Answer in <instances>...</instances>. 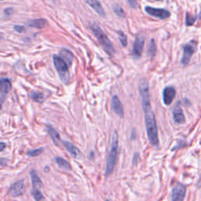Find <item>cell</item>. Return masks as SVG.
Returning a JSON list of instances; mask_svg holds the SVG:
<instances>
[{"label":"cell","instance_id":"6da1fadb","mask_svg":"<svg viewBox=\"0 0 201 201\" xmlns=\"http://www.w3.org/2000/svg\"><path fill=\"white\" fill-rule=\"evenodd\" d=\"M139 90L141 97L142 108H143L144 114H145V126L147 135L150 143L153 145H159V137H158V129L156 122H155V115L152 109L151 103H150V95L149 91V85L147 81L144 79L140 83Z\"/></svg>","mask_w":201,"mask_h":201},{"label":"cell","instance_id":"7a4b0ae2","mask_svg":"<svg viewBox=\"0 0 201 201\" xmlns=\"http://www.w3.org/2000/svg\"><path fill=\"white\" fill-rule=\"evenodd\" d=\"M118 149H119V135L118 133L114 131L112 137V143H111V148L110 152L108 153V159L106 162L105 174L106 177H108L111 174L114 170L115 167L118 160Z\"/></svg>","mask_w":201,"mask_h":201},{"label":"cell","instance_id":"3957f363","mask_svg":"<svg viewBox=\"0 0 201 201\" xmlns=\"http://www.w3.org/2000/svg\"><path fill=\"white\" fill-rule=\"evenodd\" d=\"M90 29H91L93 35H95V37L97 38V40L100 43V44L103 46L106 52H108L110 55H113L115 53L114 47L112 46V43L109 40L107 35L103 31V30L95 23L92 24L90 25Z\"/></svg>","mask_w":201,"mask_h":201},{"label":"cell","instance_id":"277c9868","mask_svg":"<svg viewBox=\"0 0 201 201\" xmlns=\"http://www.w3.org/2000/svg\"><path fill=\"white\" fill-rule=\"evenodd\" d=\"M53 61H54V66L58 71V75L60 76L61 81L64 84H68L70 80V75H69V69H68V65H67L65 61L61 56L54 55Z\"/></svg>","mask_w":201,"mask_h":201},{"label":"cell","instance_id":"5b68a950","mask_svg":"<svg viewBox=\"0 0 201 201\" xmlns=\"http://www.w3.org/2000/svg\"><path fill=\"white\" fill-rule=\"evenodd\" d=\"M196 46H197V44H196L195 42L192 41L184 46V48H183V56L182 58V64L186 65L189 62L191 57L193 56V54L196 51V49H197Z\"/></svg>","mask_w":201,"mask_h":201},{"label":"cell","instance_id":"8992f818","mask_svg":"<svg viewBox=\"0 0 201 201\" xmlns=\"http://www.w3.org/2000/svg\"><path fill=\"white\" fill-rule=\"evenodd\" d=\"M145 12L152 17L160 19H167L170 16V13L167 10L160 8H154L151 6H146L145 8Z\"/></svg>","mask_w":201,"mask_h":201},{"label":"cell","instance_id":"52a82bcc","mask_svg":"<svg viewBox=\"0 0 201 201\" xmlns=\"http://www.w3.org/2000/svg\"><path fill=\"white\" fill-rule=\"evenodd\" d=\"M186 188L184 185L178 183L172 189V201H184Z\"/></svg>","mask_w":201,"mask_h":201},{"label":"cell","instance_id":"ba28073f","mask_svg":"<svg viewBox=\"0 0 201 201\" xmlns=\"http://www.w3.org/2000/svg\"><path fill=\"white\" fill-rule=\"evenodd\" d=\"M144 44H145V38L141 35H137L134 43L132 50V54L134 58H138L141 57L143 51Z\"/></svg>","mask_w":201,"mask_h":201},{"label":"cell","instance_id":"9c48e42d","mask_svg":"<svg viewBox=\"0 0 201 201\" xmlns=\"http://www.w3.org/2000/svg\"><path fill=\"white\" fill-rule=\"evenodd\" d=\"M25 192V185L24 184L23 180L18 181L17 182H15L10 187L9 193L10 194L11 197H17L23 195Z\"/></svg>","mask_w":201,"mask_h":201},{"label":"cell","instance_id":"30bf717a","mask_svg":"<svg viewBox=\"0 0 201 201\" xmlns=\"http://www.w3.org/2000/svg\"><path fill=\"white\" fill-rule=\"evenodd\" d=\"M176 95V90L173 87H167L163 91V100L166 105L172 103L173 100Z\"/></svg>","mask_w":201,"mask_h":201},{"label":"cell","instance_id":"8fae6325","mask_svg":"<svg viewBox=\"0 0 201 201\" xmlns=\"http://www.w3.org/2000/svg\"><path fill=\"white\" fill-rule=\"evenodd\" d=\"M0 88H1V94H0V98H1V103H3L5 98L9 93L11 89V83L6 78H2L0 80Z\"/></svg>","mask_w":201,"mask_h":201},{"label":"cell","instance_id":"7c38bea8","mask_svg":"<svg viewBox=\"0 0 201 201\" xmlns=\"http://www.w3.org/2000/svg\"><path fill=\"white\" fill-rule=\"evenodd\" d=\"M173 118H174V122L179 124H182L185 122V118L184 114H183L182 109L181 108L180 102H178L174 106V110H173Z\"/></svg>","mask_w":201,"mask_h":201},{"label":"cell","instance_id":"4fadbf2b","mask_svg":"<svg viewBox=\"0 0 201 201\" xmlns=\"http://www.w3.org/2000/svg\"><path fill=\"white\" fill-rule=\"evenodd\" d=\"M112 108L116 115H118L120 117L123 116V114H124L123 107L120 100L119 99V98L116 95L113 96L112 98Z\"/></svg>","mask_w":201,"mask_h":201},{"label":"cell","instance_id":"5bb4252c","mask_svg":"<svg viewBox=\"0 0 201 201\" xmlns=\"http://www.w3.org/2000/svg\"><path fill=\"white\" fill-rule=\"evenodd\" d=\"M87 2V4L89 5L93 10H95L97 13L102 16V17H105V12L104 10L103 7H102L101 2H99V0H86Z\"/></svg>","mask_w":201,"mask_h":201},{"label":"cell","instance_id":"9a60e30c","mask_svg":"<svg viewBox=\"0 0 201 201\" xmlns=\"http://www.w3.org/2000/svg\"><path fill=\"white\" fill-rule=\"evenodd\" d=\"M31 175V182L33 185V189H39L40 187L43 186V183H42L41 179L40 178L39 175L37 174L36 171L35 170H31L30 172Z\"/></svg>","mask_w":201,"mask_h":201},{"label":"cell","instance_id":"2e32d148","mask_svg":"<svg viewBox=\"0 0 201 201\" xmlns=\"http://www.w3.org/2000/svg\"><path fill=\"white\" fill-rule=\"evenodd\" d=\"M63 143H64V147L66 148L67 151L69 152V153L72 155V156H74V157L75 158L78 157L79 155H80V152H79V150L78 149V148L75 147V145H73L72 144L69 143L68 141H64Z\"/></svg>","mask_w":201,"mask_h":201},{"label":"cell","instance_id":"e0dca14e","mask_svg":"<svg viewBox=\"0 0 201 201\" xmlns=\"http://www.w3.org/2000/svg\"><path fill=\"white\" fill-rule=\"evenodd\" d=\"M60 55L65 61V62L68 64V65L70 66L73 60V54H72V52L67 49H62L60 51Z\"/></svg>","mask_w":201,"mask_h":201},{"label":"cell","instance_id":"ac0fdd59","mask_svg":"<svg viewBox=\"0 0 201 201\" xmlns=\"http://www.w3.org/2000/svg\"><path fill=\"white\" fill-rule=\"evenodd\" d=\"M47 131L49 135L51 137L52 141H54V143L58 145V142L60 141V135L58 134V131L54 128H53L51 126H47Z\"/></svg>","mask_w":201,"mask_h":201},{"label":"cell","instance_id":"d6986e66","mask_svg":"<svg viewBox=\"0 0 201 201\" xmlns=\"http://www.w3.org/2000/svg\"><path fill=\"white\" fill-rule=\"evenodd\" d=\"M46 21L43 18L40 19H35V20H31L28 22V25L30 27L35 28H43L44 26L46 25Z\"/></svg>","mask_w":201,"mask_h":201},{"label":"cell","instance_id":"ffe728a7","mask_svg":"<svg viewBox=\"0 0 201 201\" xmlns=\"http://www.w3.org/2000/svg\"><path fill=\"white\" fill-rule=\"evenodd\" d=\"M55 161H56L58 166L60 167L61 168H62V169H64V170H71V168H72L69 162L67 161L66 160L63 159V158L56 157Z\"/></svg>","mask_w":201,"mask_h":201},{"label":"cell","instance_id":"44dd1931","mask_svg":"<svg viewBox=\"0 0 201 201\" xmlns=\"http://www.w3.org/2000/svg\"><path fill=\"white\" fill-rule=\"evenodd\" d=\"M155 53H156V45H155V40L152 39L151 40L149 43V50H148V54H149V58H152L155 55Z\"/></svg>","mask_w":201,"mask_h":201},{"label":"cell","instance_id":"7402d4cb","mask_svg":"<svg viewBox=\"0 0 201 201\" xmlns=\"http://www.w3.org/2000/svg\"><path fill=\"white\" fill-rule=\"evenodd\" d=\"M30 96H31V99L35 102H39V103L43 102V93H40V92L31 91V93H30Z\"/></svg>","mask_w":201,"mask_h":201},{"label":"cell","instance_id":"603a6c76","mask_svg":"<svg viewBox=\"0 0 201 201\" xmlns=\"http://www.w3.org/2000/svg\"><path fill=\"white\" fill-rule=\"evenodd\" d=\"M31 195L33 197L35 201H44L45 200V197L42 194V193L38 189H33L31 191Z\"/></svg>","mask_w":201,"mask_h":201},{"label":"cell","instance_id":"cb8c5ba5","mask_svg":"<svg viewBox=\"0 0 201 201\" xmlns=\"http://www.w3.org/2000/svg\"><path fill=\"white\" fill-rule=\"evenodd\" d=\"M112 9H113V11H114L115 13H116L118 17H122V18L125 17L124 11H123V8L120 6V5L115 4L114 6H113V7H112Z\"/></svg>","mask_w":201,"mask_h":201},{"label":"cell","instance_id":"d4e9b609","mask_svg":"<svg viewBox=\"0 0 201 201\" xmlns=\"http://www.w3.org/2000/svg\"><path fill=\"white\" fill-rule=\"evenodd\" d=\"M196 19H197V17L193 16V15L189 14V13H186V14H185V25H186V26L193 25V24L195 23Z\"/></svg>","mask_w":201,"mask_h":201},{"label":"cell","instance_id":"484cf974","mask_svg":"<svg viewBox=\"0 0 201 201\" xmlns=\"http://www.w3.org/2000/svg\"><path fill=\"white\" fill-rule=\"evenodd\" d=\"M119 34V39H120V41L121 43V45L123 46H127V37H126V35L122 31H120L118 32Z\"/></svg>","mask_w":201,"mask_h":201},{"label":"cell","instance_id":"4316f807","mask_svg":"<svg viewBox=\"0 0 201 201\" xmlns=\"http://www.w3.org/2000/svg\"><path fill=\"white\" fill-rule=\"evenodd\" d=\"M43 148H40V149H37L35 150H31V151H28L27 152V155L29 156H37V155H40V154L43 152Z\"/></svg>","mask_w":201,"mask_h":201},{"label":"cell","instance_id":"83f0119b","mask_svg":"<svg viewBox=\"0 0 201 201\" xmlns=\"http://www.w3.org/2000/svg\"><path fill=\"white\" fill-rule=\"evenodd\" d=\"M129 5L131 7L134 9H136L137 7V0H127Z\"/></svg>","mask_w":201,"mask_h":201},{"label":"cell","instance_id":"f1b7e54d","mask_svg":"<svg viewBox=\"0 0 201 201\" xmlns=\"http://www.w3.org/2000/svg\"><path fill=\"white\" fill-rule=\"evenodd\" d=\"M14 30L16 31H17V32H19V33H21V32H23L25 31V28L24 26H21V25H15Z\"/></svg>","mask_w":201,"mask_h":201},{"label":"cell","instance_id":"f546056e","mask_svg":"<svg viewBox=\"0 0 201 201\" xmlns=\"http://www.w3.org/2000/svg\"><path fill=\"white\" fill-rule=\"evenodd\" d=\"M139 160V154L138 153H135L134 155V158H133V164L136 165L137 164V162Z\"/></svg>","mask_w":201,"mask_h":201},{"label":"cell","instance_id":"4dcf8cb0","mask_svg":"<svg viewBox=\"0 0 201 201\" xmlns=\"http://www.w3.org/2000/svg\"><path fill=\"white\" fill-rule=\"evenodd\" d=\"M4 13H6V14H7V15L11 14V13H13L12 9H10V8L6 9V10H4Z\"/></svg>","mask_w":201,"mask_h":201},{"label":"cell","instance_id":"1f68e13d","mask_svg":"<svg viewBox=\"0 0 201 201\" xmlns=\"http://www.w3.org/2000/svg\"><path fill=\"white\" fill-rule=\"evenodd\" d=\"M6 144L3 143V142H2V143H1V148H0V151H3V149H4V148L6 147Z\"/></svg>","mask_w":201,"mask_h":201},{"label":"cell","instance_id":"d6a6232c","mask_svg":"<svg viewBox=\"0 0 201 201\" xmlns=\"http://www.w3.org/2000/svg\"><path fill=\"white\" fill-rule=\"evenodd\" d=\"M199 18H201V11H200V14H199Z\"/></svg>","mask_w":201,"mask_h":201},{"label":"cell","instance_id":"836d02e7","mask_svg":"<svg viewBox=\"0 0 201 201\" xmlns=\"http://www.w3.org/2000/svg\"><path fill=\"white\" fill-rule=\"evenodd\" d=\"M158 1H160V0H158Z\"/></svg>","mask_w":201,"mask_h":201}]
</instances>
